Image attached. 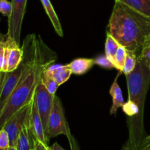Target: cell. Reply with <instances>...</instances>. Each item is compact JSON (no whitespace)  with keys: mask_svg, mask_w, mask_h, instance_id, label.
Segmentation results:
<instances>
[{"mask_svg":"<svg viewBox=\"0 0 150 150\" xmlns=\"http://www.w3.org/2000/svg\"><path fill=\"white\" fill-rule=\"evenodd\" d=\"M2 46H3V45H1V44H0V50H1V47H2Z\"/></svg>","mask_w":150,"mask_h":150,"instance_id":"cell-30","label":"cell"},{"mask_svg":"<svg viewBox=\"0 0 150 150\" xmlns=\"http://www.w3.org/2000/svg\"><path fill=\"white\" fill-rule=\"evenodd\" d=\"M6 72H1L0 71V89H1V85H2V82H3V79H4V74H5Z\"/></svg>","mask_w":150,"mask_h":150,"instance_id":"cell-28","label":"cell"},{"mask_svg":"<svg viewBox=\"0 0 150 150\" xmlns=\"http://www.w3.org/2000/svg\"><path fill=\"white\" fill-rule=\"evenodd\" d=\"M94 65L95 59L77 58L67 64V66L70 69L72 74L76 75H83L89 71Z\"/></svg>","mask_w":150,"mask_h":150,"instance_id":"cell-11","label":"cell"},{"mask_svg":"<svg viewBox=\"0 0 150 150\" xmlns=\"http://www.w3.org/2000/svg\"><path fill=\"white\" fill-rule=\"evenodd\" d=\"M117 1H120L142 14L150 16V0H117Z\"/></svg>","mask_w":150,"mask_h":150,"instance_id":"cell-14","label":"cell"},{"mask_svg":"<svg viewBox=\"0 0 150 150\" xmlns=\"http://www.w3.org/2000/svg\"><path fill=\"white\" fill-rule=\"evenodd\" d=\"M95 64L98 65V66L107 69H111L115 68L112 62L108 60V57L105 56V54H103V55H100L97 57L95 59Z\"/></svg>","mask_w":150,"mask_h":150,"instance_id":"cell-19","label":"cell"},{"mask_svg":"<svg viewBox=\"0 0 150 150\" xmlns=\"http://www.w3.org/2000/svg\"><path fill=\"white\" fill-rule=\"evenodd\" d=\"M120 46V44L114 39V37L109 32H107L105 44V56L108 57L110 61L112 62L113 64L114 63V58H115V55Z\"/></svg>","mask_w":150,"mask_h":150,"instance_id":"cell-15","label":"cell"},{"mask_svg":"<svg viewBox=\"0 0 150 150\" xmlns=\"http://www.w3.org/2000/svg\"><path fill=\"white\" fill-rule=\"evenodd\" d=\"M126 55H127V50L124 46L120 45L115 55L114 63L115 69L120 71V73H122L123 68L125 63Z\"/></svg>","mask_w":150,"mask_h":150,"instance_id":"cell-18","label":"cell"},{"mask_svg":"<svg viewBox=\"0 0 150 150\" xmlns=\"http://www.w3.org/2000/svg\"><path fill=\"white\" fill-rule=\"evenodd\" d=\"M32 99L29 104L25 105L17 113H15L3 126L2 129H4L7 132L10 138V146H16L18 138L21 132L26 124H29Z\"/></svg>","mask_w":150,"mask_h":150,"instance_id":"cell-4","label":"cell"},{"mask_svg":"<svg viewBox=\"0 0 150 150\" xmlns=\"http://www.w3.org/2000/svg\"><path fill=\"white\" fill-rule=\"evenodd\" d=\"M8 44V43H7ZM10 52H9L8 61H7V72L16 70L23 60V51L20 46L15 43H10Z\"/></svg>","mask_w":150,"mask_h":150,"instance_id":"cell-9","label":"cell"},{"mask_svg":"<svg viewBox=\"0 0 150 150\" xmlns=\"http://www.w3.org/2000/svg\"><path fill=\"white\" fill-rule=\"evenodd\" d=\"M46 71L53 79L58 83L59 85H62L68 80L72 74V71L67 65H56L47 68Z\"/></svg>","mask_w":150,"mask_h":150,"instance_id":"cell-8","label":"cell"},{"mask_svg":"<svg viewBox=\"0 0 150 150\" xmlns=\"http://www.w3.org/2000/svg\"><path fill=\"white\" fill-rule=\"evenodd\" d=\"M10 147V138L4 129H0V150H9Z\"/></svg>","mask_w":150,"mask_h":150,"instance_id":"cell-20","label":"cell"},{"mask_svg":"<svg viewBox=\"0 0 150 150\" xmlns=\"http://www.w3.org/2000/svg\"><path fill=\"white\" fill-rule=\"evenodd\" d=\"M137 59L140 60L144 65L150 69V44L143 50L140 57Z\"/></svg>","mask_w":150,"mask_h":150,"instance_id":"cell-22","label":"cell"},{"mask_svg":"<svg viewBox=\"0 0 150 150\" xmlns=\"http://www.w3.org/2000/svg\"><path fill=\"white\" fill-rule=\"evenodd\" d=\"M139 150H150V135L145 137L141 144Z\"/></svg>","mask_w":150,"mask_h":150,"instance_id":"cell-24","label":"cell"},{"mask_svg":"<svg viewBox=\"0 0 150 150\" xmlns=\"http://www.w3.org/2000/svg\"><path fill=\"white\" fill-rule=\"evenodd\" d=\"M137 63V57L133 52L127 50V55H126L125 63L123 68L122 73L125 75H128L133 72Z\"/></svg>","mask_w":150,"mask_h":150,"instance_id":"cell-17","label":"cell"},{"mask_svg":"<svg viewBox=\"0 0 150 150\" xmlns=\"http://www.w3.org/2000/svg\"><path fill=\"white\" fill-rule=\"evenodd\" d=\"M67 137L68 138V139H69V142H70V148H71V150H80L77 141H76V140L75 139L74 137H73V135L70 134V132H69V133L67 134Z\"/></svg>","mask_w":150,"mask_h":150,"instance_id":"cell-23","label":"cell"},{"mask_svg":"<svg viewBox=\"0 0 150 150\" xmlns=\"http://www.w3.org/2000/svg\"><path fill=\"white\" fill-rule=\"evenodd\" d=\"M118 76L119 74L117 75L116 79L113 82L112 85H111V88H110L109 90V94L112 96L113 100L112 106L110 108V114L111 115L117 114L118 109L120 107H122V106L125 104L122 91L121 88H120V85H119L118 82H117Z\"/></svg>","mask_w":150,"mask_h":150,"instance_id":"cell-10","label":"cell"},{"mask_svg":"<svg viewBox=\"0 0 150 150\" xmlns=\"http://www.w3.org/2000/svg\"><path fill=\"white\" fill-rule=\"evenodd\" d=\"M48 150H65L58 144V143H54L51 146H48Z\"/></svg>","mask_w":150,"mask_h":150,"instance_id":"cell-27","label":"cell"},{"mask_svg":"<svg viewBox=\"0 0 150 150\" xmlns=\"http://www.w3.org/2000/svg\"><path fill=\"white\" fill-rule=\"evenodd\" d=\"M40 1L42 2L44 9H45V13L48 15V18H49L50 21H51V24H52L53 26H54V30L56 31V32H57V34L59 36L63 37L64 36V33H63L61 23H60L58 16L56 13L51 1L50 0H40Z\"/></svg>","mask_w":150,"mask_h":150,"instance_id":"cell-13","label":"cell"},{"mask_svg":"<svg viewBox=\"0 0 150 150\" xmlns=\"http://www.w3.org/2000/svg\"><path fill=\"white\" fill-rule=\"evenodd\" d=\"M29 129L35 139L48 146V143L49 139L45 134L40 116L36 107L35 98H33L32 101V107H31L30 117H29Z\"/></svg>","mask_w":150,"mask_h":150,"instance_id":"cell-7","label":"cell"},{"mask_svg":"<svg viewBox=\"0 0 150 150\" xmlns=\"http://www.w3.org/2000/svg\"><path fill=\"white\" fill-rule=\"evenodd\" d=\"M32 150H35V149H32Z\"/></svg>","mask_w":150,"mask_h":150,"instance_id":"cell-31","label":"cell"},{"mask_svg":"<svg viewBox=\"0 0 150 150\" xmlns=\"http://www.w3.org/2000/svg\"><path fill=\"white\" fill-rule=\"evenodd\" d=\"M27 0H11L12 12L8 18L6 43H15L20 46L21 32L26 12Z\"/></svg>","mask_w":150,"mask_h":150,"instance_id":"cell-3","label":"cell"},{"mask_svg":"<svg viewBox=\"0 0 150 150\" xmlns=\"http://www.w3.org/2000/svg\"><path fill=\"white\" fill-rule=\"evenodd\" d=\"M55 95H53L48 92L47 88H45L41 79H40L36 88H35L34 98H35V101L38 113H39L41 120H42L45 134L48 139H49L48 136V119H49L51 109H52L53 104H54V99Z\"/></svg>","mask_w":150,"mask_h":150,"instance_id":"cell-6","label":"cell"},{"mask_svg":"<svg viewBox=\"0 0 150 150\" xmlns=\"http://www.w3.org/2000/svg\"><path fill=\"white\" fill-rule=\"evenodd\" d=\"M17 150H32L34 149V136L29 129V124L23 127L18 138Z\"/></svg>","mask_w":150,"mask_h":150,"instance_id":"cell-12","label":"cell"},{"mask_svg":"<svg viewBox=\"0 0 150 150\" xmlns=\"http://www.w3.org/2000/svg\"><path fill=\"white\" fill-rule=\"evenodd\" d=\"M108 32L137 58L150 44V16L115 1L108 25Z\"/></svg>","mask_w":150,"mask_h":150,"instance_id":"cell-1","label":"cell"},{"mask_svg":"<svg viewBox=\"0 0 150 150\" xmlns=\"http://www.w3.org/2000/svg\"><path fill=\"white\" fill-rule=\"evenodd\" d=\"M40 46V54L33 66L25 74L21 82L13 91L5 105L0 113V129H2L6 122L19 110L29 104L35 95V88L41 77L42 71L48 67L50 63L54 61L52 57L45 60L42 58V49Z\"/></svg>","mask_w":150,"mask_h":150,"instance_id":"cell-2","label":"cell"},{"mask_svg":"<svg viewBox=\"0 0 150 150\" xmlns=\"http://www.w3.org/2000/svg\"><path fill=\"white\" fill-rule=\"evenodd\" d=\"M12 12V4L8 0H0V13L10 17Z\"/></svg>","mask_w":150,"mask_h":150,"instance_id":"cell-21","label":"cell"},{"mask_svg":"<svg viewBox=\"0 0 150 150\" xmlns=\"http://www.w3.org/2000/svg\"><path fill=\"white\" fill-rule=\"evenodd\" d=\"M48 146L42 144V142L38 141L34 138V149L35 150H48Z\"/></svg>","mask_w":150,"mask_h":150,"instance_id":"cell-25","label":"cell"},{"mask_svg":"<svg viewBox=\"0 0 150 150\" xmlns=\"http://www.w3.org/2000/svg\"><path fill=\"white\" fill-rule=\"evenodd\" d=\"M45 69L42 71V74H41L40 79L41 81H42V83H43V85H45V88H47L48 92H49L50 94H53V95H55L56 91L58 89L59 85L58 83L53 79L52 76H50V75L48 74V73L46 71Z\"/></svg>","mask_w":150,"mask_h":150,"instance_id":"cell-16","label":"cell"},{"mask_svg":"<svg viewBox=\"0 0 150 150\" xmlns=\"http://www.w3.org/2000/svg\"><path fill=\"white\" fill-rule=\"evenodd\" d=\"M70 132L68 124L64 116V111L60 99L54 96V104L48 124V138H54L59 135H65Z\"/></svg>","mask_w":150,"mask_h":150,"instance_id":"cell-5","label":"cell"},{"mask_svg":"<svg viewBox=\"0 0 150 150\" xmlns=\"http://www.w3.org/2000/svg\"><path fill=\"white\" fill-rule=\"evenodd\" d=\"M122 150H139V149L136 148V146L133 145L130 141L127 140V142L124 144V146L122 148Z\"/></svg>","mask_w":150,"mask_h":150,"instance_id":"cell-26","label":"cell"},{"mask_svg":"<svg viewBox=\"0 0 150 150\" xmlns=\"http://www.w3.org/2000/svg\"><path fill=\"white\" fill-rule=\"evenodd\" d=\"M9 150H17L16 149V147H13V146H10V149H9Z\"/></svg>","mask_w":150,"mask_h":150,"instance_id":"cell-29","label":"cell"}]
</instances>
